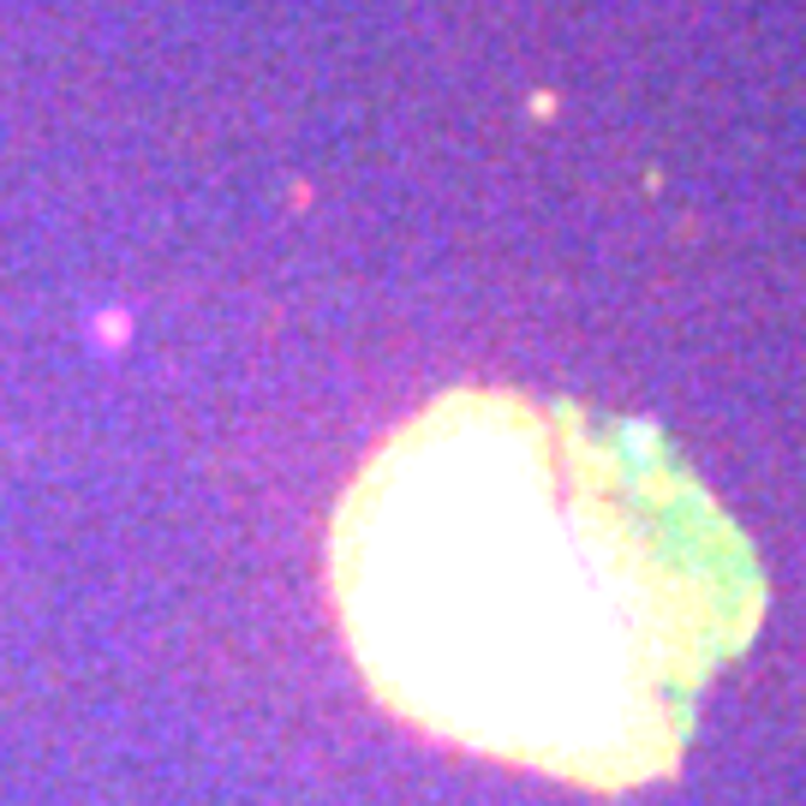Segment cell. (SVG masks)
<instances>
[{"label": "cell", "instance_id": "6da1fadb", "mask_svg": "<svg viewBox=\"0 0 806 806\" xmlns=\"http://www.w3.org/2000/svg\"><path fill=\"white\" fill-rule=\"evenodd\" d=\"M341 634L424 735L622 795L681 765L765 574L657 424L454 389L347 484Z\"/></svg>", "mask_w": 806, "mask_h": 806}]
</instances>
